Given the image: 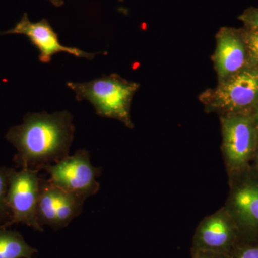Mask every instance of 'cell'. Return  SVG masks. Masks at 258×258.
Returning a JSON list of instances; mask_svg holds the SVG:
<instances>
[{"label": "cell", "mask_w": 258, "mask_h": 258, "mask_svg": "<svg viewBox=\"0 0 258 258\" xmlns=\"http://www.w3.org/2000/svg\"><path fill=\"white\" fill-rule=\"evenodd\" d=\"M74 134V116L69 111H42L28 113L6 137L18 151L16 161L23 168L40 171L69 155Z\"/></svg>", "instance_id": "1"}, {"label": "cell", "mask_w": 258, "mask_h": 258, "mask_svg": "<svg viewBox=\"0 0 258 258\" xmlns=\"http://www.w3.org/2000/svg\"><path fill=\"white\" fill-rule=\"evenodd\" d=\"M67 86L76 93L78 101L86 100L91 103L97 115L114 118L133 128L130 118V105L139 85L129 82L115 74L103 76L84 83L68 82Z\"/></svg>", "instance_id": "2"}, {"label": "cell", "mask_w": 258, "mask_h": 258, "mask_svg": "<svg viewBox=\"0 0 258 258\" xmlns=\"http://www.w3.org/2000/svg\"><path fill=\"white\" fill-rule=\"evenodd\" d=\"M222 152L229 175L250 166L258 143V124L253 114L234 113L221 118Z\"/></svg>", "instance_id": "3"}, {"label": "cell", "mask_w": 258, "mask_h": 258, "mask_svg": "<svg viewBox=\"0 0 258 258\" xmlns=\"http://www.w3.org/2000/svg\"><path fill=\"white\" fill-rule=\"evenodd\" d=\"M210 109L226 114H254L258 107V68L249 67L222 81L202 98Z\"/></svg>", "instance_id": "4"}, {"label": "cell", "mask_w": 258, "mask_h": 258, "mask_svg": "<svg viewBox=\"0 0 258 258\" xmlns=\"http://www.w3.org/2000/svg\"><path fill=\"white\" fill-rule=\"evenodd\" d=\"M42 170L49 174L51 182L85 201L99 191L97 178L101 174V169L91 164L90 153L86 149H79L74 155L44 166Z\"/></svg>", "instance_id": "5"}, {"label": "cell", "mask_w": 258, "mask_h": 258, "mask_svg": "<svg viewBox=\"0 0 258 258\" xmlns=\"http://www.w3.org/2000/svg\"><path fill=\"white\" fill-rule=\"evenodd\" d=\"M39 172L27 168L13 171L8 194L11 219L0 227L5 228L13 224L21 223L39 232H43V227L37 219L40 182Z\"/></svg>", "instance_id": "6"}, {"label": "cell", "mask_w": 258, "mask_h": 258, "mask_svg": "<svg viewBox=\"0 0 258 258\" xmlns=\"http://www.w3.org/2000/svg\"><path fill=\"white\" fill-rule=\"evenodd\" d=\"M230 177L231 189L225 208L239 230L258 232V171L250 166Z\"/></svg>", "instance_id": "7"}, {"label": "cell", "mask_w": 258, "mask_h": 258, "mask_svg": "<svg viewBox=\"0 0 258 258\" xmlns=\"http://www.w3.org/2000/svg\"><path fill=\"white\" fill-rule=\"evenodd\" d=\"M83 199L60 189L50 179L40 178L37 203L39 223L54 230L64 228L83 211Z\"/></svg>", "instance_id": "8"}, {"label": "cell", "mask_w": 258, "mask_h": 258, "mask_svg": "<svg viewBox=\"0 0 258 258\" xmlns=\"http://www.w3.org/2000/svg\"><path fill=\"white\" fill-rule=\"evenodd\" d=\"M0 35H25L40 52L39 60L43 63H49L52 56L59 52H66L88 60H92L98 54L90 53L77 47L64 46L59 41L58 35L47 19L33 23L30 21L26 13L13 28L0 32Z\"/></svg>", "instance_id": "9"}, {"label": "cell", "mask_w": 258, "mask_h": 258, "mask_svg": "<svg viewBox=\"0 0 258 258\" xmlns=\"http://www.w3.org/2000/svg\"><path fill=\"white\" fill-rule=\"evenodd\" d=\"M238 231L233 219L223 207L200 222L194 237V250L227 254Z\"/></svg>", "instance_id": "10"}, {"label": "cell", "mask_w": 258, "mask_h": 258, "mask_svg": "<svg viewBox=\"0 0 258 258\" xmlns=\"http://www.w3.org/2000/svg\"><path fill=\"white\" fill-rule=\"evenodd\" d=\"M214 60L222 81L247 68L249 64L248 52L244 32L232 28H222L217 35Z\"/></svg>", "instance_id": "11"}, {"label": "cell", "mask_w": 258, "mask_h": 258, "mask_svg": "<svg viewBox=\"0 0 258 258\" xmlns=\"http://www.w3.org/2000/svg\"><path fill=\"white\" fill-rule=\"evenodd\" d=\"M37 252L19 232L0 227V258H32Z\"/></svg>", "instance_id": "12"}, {"label": "cell", "mask_w": 258, "mask_h": 258, "mask_svg": "<svg viewBox=\"0 0 258 258\" xmlns=\"http://www.w3.org/2000/svg\"><path fill=\"white\" fill-rule=\"evenodd\" d=\"M13 171L14 169L0 168V222L6 221L5 223L9 222L11 219V212L8 202V194L10 178Z\"/></svg>", "instance_id": "13"}, {"label": "cell", "mask_w": 258, "mask_h": 258, "mask_svg": "<svg viewBox=\"0 0 258 258\" xmlns=\"http://www.w3.org/2000/svg\"><path fill=\"white\" fill-rule=\"evenodd\" d=\"M250 67L258 68V33L247 29L244 32Z\"/></svg>", "instance_id": "14"}, {"label": "cell", "mask_w": 258, "mask_h": 258, "mask_svg": "<svg viewBox=\"0 0 258 258\" xmlns=\"http://www.w3.org/2000/svg\"><path fill=\"white\" fill-rule=\"evenodd\" d=\"M245 28L258 33V8H249L239 16Z\"/></svg>", "instance_id": "15"}, {"label": "cell", "mask_w": 258, "mask_h": 258, "mask_svg": "<svg viewBox=\"0 0 258 258\" xmlns=\"http://www.w3.org/2000/svg\"><path fill=\"white\" fill-rule=\"evenodd\" d=\"M235 258H258V247H247L241 249Z\"/></svg>", "instance_id": "16"}, {"label": "cell", "mask_w": 258, "mask_h": 258, "mask_svg": "<svg viewBox=\"0 0 258 258\" xmlns=\"http://www.w3.org/2000/svg\"><path fill=\"white\" fill-rule=\"evenodd\" d=\"M194 258H229L227 254L209 251L194 250Z\"/></svg>", "instance_id": "17"}, {"label": "cell", "mask_w": 258, "mask_h": 258, "mask_svg": "<svg viewBox=\"0 0 258 258\" xmlns=\"http://www.w3.org/2000/svg\"><path fill=\"white\" fill-rule=\"evenodd\" d=\"M252 161H253L254 163V165L252 166V167H253L254 169H255L256 170L258 171V143L257 147H256L255 152H254Z\"/></svg>", "instance_id": "18"}, {"label": "cell", "mask_w": 258, "mask_h": 258, "mask_svg": "<svg viewBox=\"0 0 258 258\" xmlns=\"http://www.w3.org/2000/svg\"><path fill=\"white\" fill-rule=\"evenodd\" d=\"M48 1L50 2L54 6L57 7V8H59V7L62 6L64 5V2L62 0H48Z\"/></svg>", "instance_id": "19"}, {"label": "cell", "mask_w": 258, "mask_h": 258, "mask_svg": "<svg viewBox=\"0 0 258 258\" xmlns=\"http://www.w3.org/2000/svg\"><path fill=\"white\" fill-rule=\"evenodd\" d=\"M253 115L254 117V119H255L256 122H257V123L258 124V107L257 108V109L255 110V111H254Z\"/></svg>", "instance_id": "20"}, {"label": "cell", "mask_w": 258, "mask_h": 258, "mask_svg": "<svg viewBox=\"0 0 258 258\" xmlns=\"http://www.w3.org/2000/svg\"><path fill=\"white\" fill-rule=\"evenodd\" d=\"M120 1H121V0H120Z\"/></svg>", "instance_id": "21"}]
</instances>
